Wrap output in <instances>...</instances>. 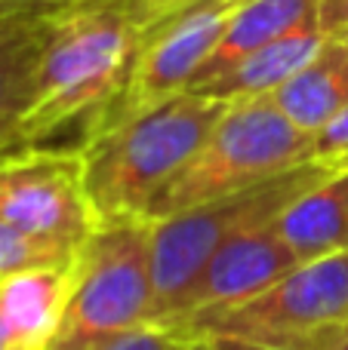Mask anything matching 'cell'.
<instances>
[{
    "label": "cell",
    "mask_w": 348,
    "mask_h": 350,
    "mask_svg": "<svg viewBox=\"0 0 348 350\" xmlns=\"http://www.w3.org/2000/svg\"><path fill=\"white\" fill-rule=\"evenodd\" d=\"M166 6L158 0H77L40 18V68L31 111L18 120L28 151L84 123V148L99 133ZM80 148V151H84Z\"/></svg>",
    "instance_id": "1"
},
{
    "label": "cell",
    "mask_w": 348,
    "mask_h": 350,
    "mask_svg": "<svg viewBox=\"0 0 348 350\" xmlns=\"http://www.w3.org/2000/svg\"><path fill=\"white\" fill-rule=\"evenodd\" d=\"M225 111V102L179 92L102 129L80 151L96 224L142 215L160 187L197 154Z\"/></svg>",
    "instance_id": "2"
},
{
    "label": "cell",
    "mask_w": 348,
    "mask_h": 350,
    "mask_svg": "<svg viewBox=\"0 0 348 350\" xmlns=\"http://www.w3.org/2000/svg\"><path fill=\"white\" fill-rule=\"evenodd\" d=\"M308 148L312 133L290 123L269 98L234 102L195 157L145 206L142 218L166 221L201 203L259 185L271 175L308 163Z\"/></svg>",
    "instance_id": "3"
},
{
    "label": "cell",
    "mask_w": 348,
    "mask_h": 350,
    "mask_svg": "<svg viewBox=\"0 0 348 350\" xmlns=\"http://www.w3.org/2000/svg\"><path fill=\"white\" fill-rule=\"evenodd\" d=\"M345 166L327 160H308L293 170L271 175L238 193L210 200L195 209L151 221V261H154V320L166 323L179 298L188 292L210 258L238 234L271 224L293 200L318 187Z\"/></svg>",
    "instance_id": "4"
},
{
    "label": "cell",
    "mask_w": 348,
    "mask_h": 350,
    "mask_svg": "<svg viewBox=\"0 0 348 350\" xmlns=\"http://www.w3.org/2000/svg\"><path fill=\"white\" fill-rule=\"evenodd\" d=\"M182 323L201 335H232L244 350H336L348 329V249Z\"/></svg>",
    "instance_id": "5"
},
{
    "label": "cell",
    "mask_w": 348,
    "mask_h": 350,
    "mask_svg": "<svg viewBox=\"0 0 348 350\" xmlns=\"http://www.w3.org/2000/svg\"><path fill=\"white\" fill-rule=\"evenodd\" d=\"M154 320L151 221L123 215L99 221L71 258L65 320L47 350L142 326Z\"/></svg>",
    "instance_id": "6"
},
{
    "label": "cell",
    "mask_w": 348,
    "mask_h": 350,
    "mask_svg": "<svg viewBox=\"0 0 348 350\" xmlns=\"http://www.w3.org/2000/svg\"><path fill=\"white\" fill-rule=\"evenodd\" d=\"M244 3L250 0H182V3L166 6L164 16L148 28L127 90L108 111L99 133L164 98L188 92L197 68L219 46L234 12Z\"/></svg>",
    "instance_id": "7"
},
{
    "label": "cell",
    "mask_w": 348,
    "mask_h": 350,
    "mask_svg": "<svg viewBox=\"0 0 348 350\" xmlns=\"http://www.w3.org/2000/svg\"><path fill=\"white\" fill-rule=\"evenodd\" d=\"M0 218L31 240L74 258L96 218L77 154L16 151L0 157Z\"/></svg>",
    "instance_id": "8"
},
{
    "label": "cell",
    "mask_w": 348,
    "mask_h": 350,
    "mask_svg": "<svg viewBox=\"0 0 348 350\" xmlns=\"http://www.w3.org/2000/svg\"><path fill=\"white\" fill-rule=\"evenodd\" d=\"M296 267H299V258L277 237L275 221L244 230L203 265V271L188 286V292L179 298L176 310L166 323H182L207 308L253 298Z\"/></svg>",
    "instance_id": "9"
},
{
    "label": "cell",
    "mask_w": 348,
    "mask_h": 350,
    "mask_svg": "<svg viewBox=\"0 0 348 350\" xmlns=\"http://www.w3.org/2000/svg\"><path fill=\"white\" fill-rule=\"evenodd\" d=\"M321 16V0H250L234 12L225 37L210 53V59L197 68L188 90L213 83L216 77L234 68L240 59L253 55L269 43L290 37L296 31L314 28Z\"/></svg>",
    "instance_id": "10"
},
{
    "label": "cell",
    "mask_w": 348,
    "mask_h": 350,
    "mask_svg": "<svg viewBox=\"0 0 348 350\" xmlns=\"http://www.w3.org/2000/svg\"><path fill=\"white\" fill-rule=\"evenodd\" d=\"M324 43H327V34L321 31V25L296 31V34L281 37V40L269 43V46L256 49L253 55L240 59L222 77H216L213 83L197 86V90H188V92L210 98V102H225V105L265 98L275 90H281L290 77H296L321 53Z\"/></svg>",
    "instance_id": "11"
},
{
    "label": "cell",
    "mask_w": 348,
    "mask_h": 350,
    "mask_svg": "<svg viewBox=\"0 0 348 350\" xmlns=\"http://www.w3.org/2000/svg\"><path fill=\"white\" fill-rule=\"evenodd\" d=\"M275 230L299 265L348 249V170L302 193L275 218Z\"/></svg>",
    "instance_id": "12"
},
{
    "label": "cell",
    "mask_w": 348,
    "mask_h": 350,
    "mask_svg": "<svg viewBox=\"0 0 348 350\" xmlns=\"http://www.w3.org/2000/svg\"><path fill=\"white\" fill-rule=\"evenodd\" d=\"M265 98L299 129L321 133L348 108V43L343 37H327L321 53Z\"/></svg>",
    "instance_id": "13"
},
{
    "label": "cell",
    "mask_w": 348,
    "mask_h": 350,
    "mask_svg": "<svg viewBox=\"0 0 348 350\" xmlns=\"http://www.w3.org/2000/svg\"><path fill=\"white\" fill-rule=\"evenodd\" d=\"M40 18L0 16V117L22 120L37 96Z\"/></svg>",
    "instance_id": "14"
},
{
    "label": "cell",
    "mask_w": 348,
    "mask_h": 350,
    "mask_svg": "<svg viewBox=\"0 0 348 350\" xmlns=\"http://www.w3.org/2000/svg\"><path fill=\"white\" fill-rule=\"evenodd\" d=\"M68 350H216L207 335L185 323H142V326L90 338Z\"/></svg>",
    "instance_id": "15"
},
{
    "label": "cell",
    "mask_w": 348,
    "mask_h": 350,
    "mask_svg": "<svg viewBox=\"0 0 348 350\" xmlns=\"http://www.w3.org/2000/svg\"><path fill=\"white\" fill-rule=\"evenodd\" d=\"M68 265H71V258L31 240L28 234L16 230L12 224H6L0 218V280L12 277V273L37 271V267H68Z\"/></svg>",
    "instance_id": "16"
},
{
    "label": "cell",
    "mask_w": 348,
    "mask_h": 350,
    "mask_svg": "<svg viewBox=\"0 0 348 350\" xmlns=\"http://www.w3.org/2000/svg\"><path fill=\"white\" fill-rule=\"evenodd\" d=\"M308 160H327V163H339L348 170V108L339 111L321 133L312 135Z\"/></svg>",
    "instance_id": "17"
},
{
    "label": "cell",
    "mask_w": 348,
    "mask_h": 350,
    "mask_svg": "<svg viewBox=\"0 0 348 350\" xmlns=\"http://www.w3.org/2000/svg\"><path fill=\"white\" fill-rule=\"evenodd\" d=\"M318 25L327 37L348 34V0H321Z\"/></svg>",
    "instance_id": "18"
},
{
    "label": "cell",
    "mask_w": 348,
    "mask_h": 350,
    "mask_svg": "<svg viewBox=\"0 0 348 350\" xmlns=\"http://www.w3.org/2000/svg\"><path fill=\"white\" fill-rule=\"evenodd\" d=\"M77 0H0V16H47Z\"/></svg>",
    "instance_id": "19"
},
{
    "label": "cell",
    "mask_w": 348,
    "mask_h": 350,
    "mask_svg": "<svg viewBox=\"0 0 348 350\" xmlns=\"http://www.w3.org/2000/svg\"><path fill=\"white\" fill-rule=\"evenodd\" d=\"M16 148L28 151V145H25V139H22V129H18V120L0 117V157H3V154H16Z\"/></svg>",
    "instance_id": "20"
},
{
    "label": "cell",
    "mask_w": 348,
    "mask_h": 350,
    "mask_svg": "<svg viewBox=\"0 0 348 350\" xmlns=\"http://www.w3.org/2000/svg\"><path fill=\"white\" fill-rule=\"evenodd\" d=\"M0 350H18L16 332H12L10 320H6V310H3V301H0Z\"/></svg>",
    "instance_id": "21"
},
{
    "label": "cell",
    "mask_w": 348,
    "mask_h": 350,
    "mask_svg": "<svg viewBox=\"0 0 348 350\" xmlns=\"http://www.w3.org/2000/svg\"><path fill=\"white\" fill-rule=\"evenodd\" d=\"M336 350H348V329H345V335H343V341L336 345Z\"/></svg>",
    "instance_id": "22"
},
{
    "label": "cell",
    "mask_w": 348,
    "mask_h": 350,
    "mask_svg": "<svg viewBox=\"0 0 348 350\" xmlns=\"http://www.w3.org/2000/svg\"><path fill=\"white\" fill-rule=\"evenodd\" d=\"M158 3H164V6H173V3H182V0H158Z\"/></svg>",
    "instance_id": "23"
},
{
    "label": "cell",
    "mask_w": 348,
    "mask_h": 350,
    "mask_svg": "<svg viewBox=\"0 0 348 350\" xmlns=\"http://www.w3.org/2000/svg\"><path fill=\"white\" fill-rule=\"evenodd\" d=\"M343 40H345V43H348V34H343Z\"/></svg>",
    "instance_id": "24"
}]
</instances>
